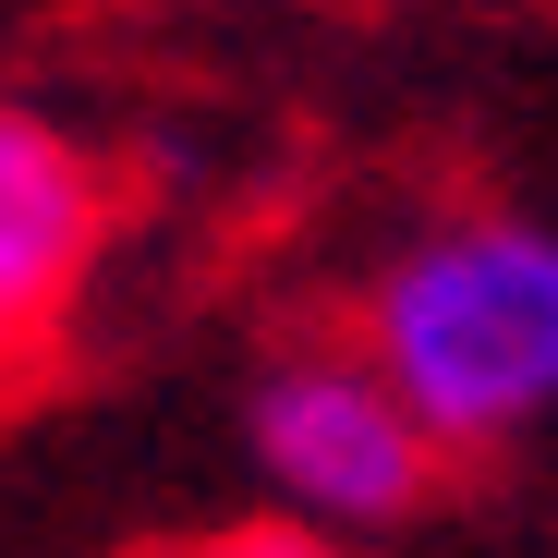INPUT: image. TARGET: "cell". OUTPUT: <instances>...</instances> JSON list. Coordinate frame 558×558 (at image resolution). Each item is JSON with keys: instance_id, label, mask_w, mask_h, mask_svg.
Instances as JSON below:
<instances>
[{"instance_id": "2", "label": "cell", "mask_w": 558, "mask_h": 558, "mask_svg": "<svg viewBox=\"0 0 558 558\" xmlns=\"http://www.w3.org/2000/svg\"><path fill=\"white\" fill-rule=\"evenodd\" d=\"M243 461L267 486V522L328 534V546L401 534L449 474L437 437L401 413V389L352 340H279L243 377Z\"/></svg>"}, {"instance_id": "3", "label": "cell", "mask_w": 558, "mask_h": 558, "mask_svg": "<svg viewBox=\"0 0 558 558\" xmlns=\"http://www.w3.org/2000/svg\"><path fill=\"white\" fill-rule=\"evenodd\" d=\"M110 255V170L61 110L0 85V389L73 328Z\"/></svg>"}, {"instance_id": "4", "label": "cell", "mask_w": 558, "mask_h": 558, "mask_svg": "<svg viewBox=\"0 0 558 558\" xmlns=\"http://www.w3.org/2000/svg\"><path fill=\"white\" fill-rule=\"evenodd\" d=\"M195 558H352V546H328V534H292V522H243V534H207Z\"/></svg>"}, {"instance_id": "1", "label": "cell", "mask_w": 558, "mask_h": 558, "mask_svg": "<svg viewBox=\"0 0 558 558\" xmlns=\"http://www.w3.org/2000/svg\"><path fill=\"white\" fill-rule=\"evenodd\" d=\"M437 461H474L558 425V219L534 207H437L352 292L340 328Z\"/></svg>"}]
</instances>
